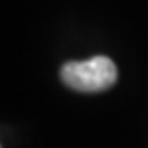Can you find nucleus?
<instances>
[{
    "instance_id": "f257e3e1",
    "label": "nucleus",
    "mask_w": 148,
    "mask_h": 148,
    "mask_svg": "<svg viewBox=\"0 0 148 148\" xmlns=\"http://www.w3.org/2000/svg\"><path fill=\"white\" fill-rule=\"evenodd\" d=\"M118 79L116 64L105 56L88 61H70L61 68V80L80 93H100L114 86Z\"/></svg>"
}]
</instances>
